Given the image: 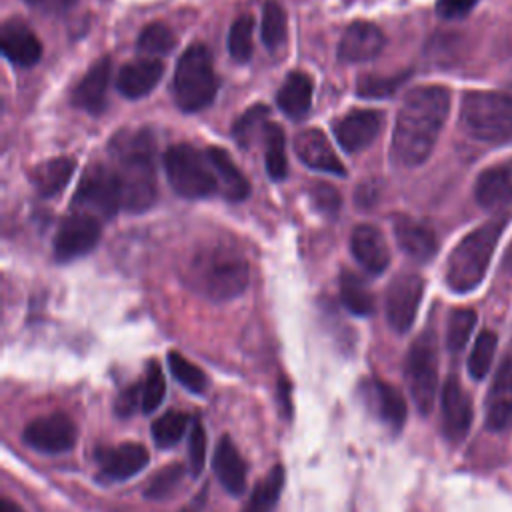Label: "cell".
<instances>
[{
	"label": "cell",
	"mask_w": 512,
	"mask_h": 512,
	"mask_svg": "<svg viewBox=\"0 0 512 512\" xmlns=\"http://www.w3.org/2000/svg\"><path fill=\"white\" fill-rule=\"evenodd\" d=\"M450 112V92L444 86L412 88L398 110L392 132V158L404 168L420 166L432 154Z\"/></svg>",
	"instance_id": "1"
},
{
	"label": "cell",
	"mask_w": 512,
	"mask_h": 512,
	"mask_svg": "<svg viewBox=\"0 0 512 512\" xmlns=\"http://www.w3.org/2000/svg\"><path fill=\"white\" fill-rule=\"evenodd\" d=\"M154 150V136L148 128L122 130L110 142L122 180V208L132 214L148 210L156 200Z\"/></svg>",
	"instance_id": "2"
},
{
	"label": "cell",
	"mask_w": 512,
	"mask_h": 512,
	"mask_svg": "<svg viewBox=\"0 0 512 512\" xmlns=\"http://www.w3.org/2000/svg\"><path fill=\"white\" fill-rule=\"evenodd\" d=\"M190 282L196 292L214 302L240 296L248 286V262L228 246H208L190 262Z\"/></svg>",
	"instance_id": "3"
},
{
	"label": "cell",
	"mask_w": 512,
	"mask_h": 512,
	"mask_svg": "<svg viewBox=\"0 0 512 512\" xmlns=\"http://www.w3.org/2000/svg\"><path fill=\"white\" fill-rule=\"evenodd\" d=\"M506 224L508 214H500L468 232L454 246L446 262V284L452 292L466 294L484 280L488 262Z\"/></svg>",
	"instance_id": "4"
},
{
	"label": "cell",
	"mask_w": 512,
	"mask_h": 512,
	"mask_svg": "<svg viewBox=\"0 0 512 512\" xmlns=\"http://www.w3.org/2000/svg\"><path fill=\"white\" fill-rule=\"evenodd\" d=\"M460 122L464 130L488 144L512 140V88L470 90L462 96Z\"/></svg>",
	"instance_id": "5"
},
{
	"label": "cell",
	"mask_w": 512,
	"mask_h": 512,
	"mask_svg": "<svg viewBox=\"0 0 512 512\" xmlns=\"http://www.w3.org/2000/svg\"><path fill=\"white\" fill-rule=\"evenodd\" d=\"M218 90V80L214 74L212 54L204 44L188 46L178 58L172 94L174 102L184 112H196L206 108Z\"/></svg>",
	"instance_id": "6"
},
{
	"label": "cell",
	"mask_w": 512,
	"mask_h": 512,
	"mask_svg": "<svg viewBox=\"0 0 512 512\" xmlns=\"http://www.w3.org/2000/svg\"><path fill=\"white\" fill-rule=\"evenodd\" d=\"M164 172L176 194L182 198H206L218 192V180L206 152L190 144H174L164 152Z\"/></svg>",
	"instance_id": "7"
},
{
	"label": "cell",
	"mask_w": 512,
	"mask_h": 512,
	"mask_svg": "<svg viewBox=\"0 0 512 512\" xmlns=\"http://www.w3.org/2000/svg\"><path fill=\"white\" fill-rule=\"evenodd\" d=\"M404 374L418 412L426 416L434 406L438 388V346L432 330H424L410 344Z\"/></svg>",
	"instance_id": "8"
},
{
	"label": "cell",
	"mask_w": 512,
	"mask_h": 512,
	"mask_svg": "<svg viewBox=\"0 0 512 512\" xmlns=\"http://www.w3.org/2000/svg\"><path fill=\"white\" fill-rule=\"evenodd\" d=\"M74 206L96 218H112L122 208V180L116 168L88 166L74 194Z\"/></svg>",
	"instance_id": "9"
},
{
	"label": "cell",
	"mask_w": 512,
	"mask_h": 512,
	"mask_svg": "<svg viewBox=\"0 0 512 512\" xmlns=\"http://www.w3.org/2000/svg\"><path fill=\"white\" fill-rule=\"evenodd\" d=\"M424 294V280L418 274H398L386 290V320L390 328L404 334L412 328Z\"/></svg>",
	"instance_id": "10"
},
{
	"label": "cell",
	"mask_w": 512,
	"mask_h": 512,
	"mask_svg": "<svg viewBox=\"0 0 512 512\" xmlns=\"http://www.w3.org/2000/svg\"><path fill=\"white\" fill-rule=\"evenodd\" d=\"M78 432L76 424L66 414L38 416L24 426L22 440L38 452L44 454H62L76 444Z\"/></svg>",
	"instance_id": "11"
},
{
	"label": "cell",
	"mask_w": 512,
	"mask_h": 512,
	"mask_svg": "<svg viewBox=\"0 0 512 512\" xmlns=\"http://www.w3.org/2000/svg\"><path fill=\"white\" fill-rule=\"evenodd\" d=\"M100 240V222L96 216L78 212L68 216L54 236V256L68 262L88 254Z\"/></svg>",
	"instance_id": "12"
},
{
	"label": "cell",
	"mask_w": 512,
	"mask_h": 512,
	"mask_svg": "<svg viewBox=\"0 0 512 512\" xmlns=\"http://www.w3.org/2000/svg\"><path fill=\"white\" fill-rule=\"evenodd\" d=\"M442 432L450 442H462L472 424V402L456 378H448L440 392Z\"/></svg>",
	"instance_id": "13"
},
{
	"label": "cell",
	"mask_w": 512,
	"mask_h": 512,
	"mask_svg": "<svg viewBox=\"0 0 512 512\" xmlns=\"http://www.w3.org/2000/svg\"><path fill=\"white\" fill-rule=\"evenodd\" d=\"M96 460L102 476L120 482L142 472L150 462V452L138 442H122L118 446L96 450Z\"/></svg>",
	"instance_id": "14"
},
{
	"label": "cell",
	"mask_w": 512,
	"mask_h": 512,
	"mask_svg": "<svg viewBox=\"0 0 512 512\" xmlns=\"http://www.w3.org/2000/svg\"><path fill=\"white\" fill-rule=\"evenodd\" d=\"M294 152L312 170L346 176L344 164L336 156V152H334L332 144L328 142V138L324 136V132L318 128L300 130L294 136Z\"/></svg>",
	"instance_id": "15"
},
{
	"label": "cell",
	"mask_w": 512,
	"mask_h": 512,
	"mask_svg": "<svg viewBox=\"0 0 512 512\" xmlns=\"http://www.w3.org/2000/svg\"><path fill=\"white\" fill-rule=\"evenodd\" d=\"M382 114L378 110H352L334 124V134L342 150L360 152L380 132Z\"/></svg>",
	"instance_id": "16"
},
{
	"label": "cell",
	"mask_w": 512,
	"mask_h": 512,
	"mask_svg": "<svg viewBox=\"0 0 512 512\" xmlns=\"http://www.w3.org/2000/svg\"><path fill=\"white\" fill-rule=\"evenodd\" d=\"M486 426L492 432L512 426V358L500 364L486 394Z\"/></svg>",
	"instance_id": "17"
},
{
	"label": "cell",
	"mask_w": 512,
	"mask_h": 512,
	"mask_svg": "<svg viewBox=\"0 0 512 512\" xmlns=\"http://www.w3.org/2000/svg\"><path fill=\"white\" fill-rule=\"evenodd\" d=\"M384 34L372 22H352L340 42H338V56L344 62H368L376 58L384 48Z\"/></svg>",
	"instance_id": "18"
},
{
	"label": "cell",
	"mask_w": 512,
	"mask_h": 512,
	"mask_svg": "<svg viewBox=\"0 0 512 512\" xmlns=\"http://www.w3.org/2000/svg\"><path fill=\"white\" fill-rule=\"evenodd\" d=\"M350 250L368 274H382L390 264V250L382 232L372 224H358L350 234Z\"/></svg>",
	"instance_id": "19"
},
{
	"label": "cell",
	"mask_w": 512,
	"mask_h": 512,
	"mask_svg": "<svg viewBox=\"0 0 512 512\" xmlns=\"http://www.w3.org/2000/svg\"><path fill=\"white\" fill-rule=\"evenodd\" d=\"M2 54L16 66H34L42 56L38 36L22 20H6L0 32Z\"/></svg>",
	"instance_id": "20"
},
{
	"label": "cell",
	"mask_w": 512,
	"mask_h": 512,
	"mask_svg": "<svg viewBox=\"0 0 512 512\" xmlns=\"http://www.w3.org/2000/svg\"><path fill=\"white\" fill-rule=\"evenodd\" d=\"M212 470L228 494L240 496L246 490V476H248L246 462L238 452L236 444L232 442V438L226 434L220 436L214 448Z\"/></svg>",
	"instance_id": "21"
},
{
	"label": "cell",
	"mask_w": 512,
	"mask_h": 512,
	"mask_svg": "<svg viewBox=\"0 0 512 512\" xmlns=\"http://www.w3.org/2000/svg\"><path fill=\"white\" fill-rule=\"evenodd\" d=\"M164 72L158 58H136L124 64L116 74V88L126 98H142L154 90Z\"/></svg>",
	"instance_id": "22"
},
{
	"label": "cell",
	"mask_w": 512,
	"mask_h": 512,
	"mask_svg": "<svg viewBox=\"0 0 512 512\" xmlns=\"http://www.w3.org/2000/svg\"><path fill=\"white\" fill-rule=\"evenodd\" d=\"M110 74H112L110 58H102L96 64H92L90 70L84 74V78L76 84L72 92V104L90 114L102 112L106 106Z\"/></svg>",
	"instance_id": "23"
},
{
	"label": "cell",
	"mask_w": 512,
	"mask_h": 512,
	"mask_svg": "<svg viewBox=\"0 0 512 512\" xmlns=\"http://www.w3.org/2000/svg\"><path fill=\"white\" fill-rule=\"evenodd\" d=\"M394 236L402 252L416 262L432 260L438 250V240L434 230L408 216L394 218Z\"/></svg>",
	"instance_id": "24"
},
{
	"label": "cell",
	"mask_w": 512,
	"mask_h": 512,
	"mask_svg": "<svg viewBox=\"0 0 512 512\" xmlns=\"http://www.w3.org/2000/svg\"><path fill=\"white\" fill-rule=\"evenodd\" d=\"M474 196L484 208H496L512 202V158L480 172L476 178Z\"/></svg>",
	"instance_id": "25"
},
{
	"label": "cell",
	"mask_w": 512,
	"mask_h": 512,
	"mask_svg": "<svg viewBox=\"0 0 512 512\" xmlns=\"http://www.w3.org/2000/svg\"><path fill=\"white\" fill-rule=\"evenodd\" d=\"M206 156L210 160V166L216 174L218 180V192L230 200V202H240L250 194V182L248 178L240 172V168L234 164L230 154L218 146H210L206 150Z\"/></svg>",
	"instance_id": "26"
},
{
	"label": "cell",
	"mask_w": 512,
	"mask_h": 512,
	"mask_svg": "<svg viewBox=\"0 0 512 512\" xmlns=\"http://www.w3.org/2000/svg\"><path fill=\"white\" fill-rule=\"evenodd\" d=\"M312 88L314 84L308 74L304 72L288 74L276 94L278 108L294 120L306 116L312 104Z\"/></svg>",
	"instance_id": "27"
},
{
	"label": "cell",
	"mask_w": 512,
	"mask_h": 512,
	"mask_svg": "<svg viewBox=\"0 0 512 512\" xmlns=\"http://www.w3.org/2000/svg\"><path fill=\"white\" fill-rule=\"evenodd\" d=\"M74 168H76V162L68 156L50 158L32 168L30 180L40 196L50 198V196H56L68 184Z\"/></svg>",
	"instance_id": "28"
},
{
	"label": "cell",
	"mask_w": 512,
	"mask_h": 512,
	"mask_svg": "<svg viewBox=\"0 0 512 512\" xmlns=\"http://www.w3.org/2000/svg\"><path fill=\"white\" fill-rule=\"evenodd\" d=\"M372 400L376 404V412L382 418V422L392 432H400L408 414L404 396L392 384L376 380L372 386Z\"/></svg>",
	"instance_id": "29"
},
{
	"label": "cell",
	"mask_w": 512,
	"mask_h": 512,
	"mask_svg": "<svg viewBox=\"0 0 512 512\" xmlns=\"http://www.w3.org/2000/svg\"><path fill=\"white\" fill-rule=\"evenodd\" d=\"M284 480H286V474L280 464L270 468L268 474L254 486L242 512H272L282 494Z\"/></svg>",
	"instance_id": "30"
},
{
	"label": "cell",
	"mask_w": 512,
	"mask_h": 512,
	"mask_svg": "<svg viewBox=\"0 0 512 512\" xmlns=\"http://www.w3.org/2000/svg\"><path fill=\"white\" fill-rule=\"evenodd\" d=\"M340 300L354 316H370L374 312V296L370 288L352 270L340 272Z\"/></svg>",
	"instance_id": "31"
},
{
	"label": "cell",
	"mask_w": 512,
	"mask_h": 512,
	"mask_svg": "<svg viewBox=\"0 0 512 512\" xmlns=\"http://www.w3.org/2000/svg\"><path fill=\"white\" fill-rule=\"evenodd\" d=\"M286 140L284 130L278 124L268 122L264 128V162L266 172L272 180H284L288 174V160H286Z\"/></svg>",
	"instance_id": "32"
},
{
	"label": "cell",
	"mask_w": 512,
	"mask_h": 512,
	"mask_svg": "<svg viewBox=\"0 0 512 512\" xmlns=\"http://www.w3.org/2000/svg\"><path fill=\"white\" fill-rule=\"evenodd\" d=\"M192 424L190 414L180 410H168L152 422V440L158 448H172Z\"/></svg>",
	"instance_id": "33"
},
{
	"label": "cell",
	"mask_w": 512,
	"mask_h": 512,
	"mask_svg": "<svg viewBox=\"0 0 512 512\" xmlns=\"http://www.w3.org/2000/svg\"><path fill=\"white\" fill-rule=\"evenodd\" d=\"M260 36L268 50H278L286 40V14L276 0H266L262 6Z\"/></svg>",
	"instance_id": "34"
},
{
	"label": "cell",
	"mask_w": 512,
	"mask_h": 512,
	"mask_svg": "<svg viewBox=\"0 0 512 512\" xmlns=\"http://www.w3.org/2000/svg\"><path fill=\"white\" fill-rule=\"evenodd\" d=\"M168 368L172 372V376L188 390L194 394H202L208 386V378L206 374L188 358H184L178 350H170L168 352Z\"/></svg>",
	"instance_id": "35"
},
{
	"label": "cell",
	"mask_w": 512,
	"mask_h": 512,
	"mask_svg": "<svg viewBox=\"0 0 512 512\" xmlns=\"http://www.w3.org/2000/svg\"><path fill=\"white\" fill-rule=\"evenodd\" d=\"M476 326V312L470 308H456L448 316L446 346L452 354H458L466 344Z\"/></svg>",
	"instance_id": "36"
},
{
	"label": "cell",
	"mask_w": 512,
	"mask_h": 512,
	"mask_svg": "<svg viewBox=\"0 0 512 512\" xmlns=\"http://www.w3.org/2000/svg\"><path fill=\"white\" fill-rule=\"evenodd\" d=\"M252 30H254V20L250 14L238 16L228 32V52L236 62H248L254 50L252 44Z\"/></svg>",
	"instance_id": "37"
},
{
	"label": "cell",
	"mask_w": 512,
	"mask_h": 512,
	"mask_svg": "<svg viewBox=\"0 0 512 512\" xmlns=\"http://www.w3.org/2000/svg\"><path fill=\"white\" fill-rule=\"evenodd\" d=\"M496 344H498V338L492 330H484L478 334L468 358V372L474 380H482L488 374L494 360Z\"/></svg>",
	"instance_id": "38"
},
{
	"label": "cell",
	"mask_w": 512,
	"mask_h": 512,
	"mask_svg": "<svg viewBox=\"0 0 512 512\" xmlns=\"http://www.w3.org/2000/svg\"><path fill=\"white\" fill-rule=\"evenodd\" d=\"M184 474H186L184 464H180V462H170L168 466H164L162 470H158V472L148 480V484L144 486V496L150 498V500H160V498L170 496V494L180 486Z\"/></svg>",
	"instance_id": "39"
},
{
	"label": "cell",
	"mask_w": 512,
	"mask_h": 512,
	"mask_svg": "<svg viewBox=\"0 0 512 512\" xmlns=\"http://www.w3.org/2000/svg\"><path fill=\"white\" fill-rule=\"evenodd\" d=\"M174 42H176V38H174L172 30L166 24L152 22V24H148L140 32V36H138V50L148 54L150 58L164 56V54H168L174 48Z\"/></svg>",
	"instance_id": "40"
},
{
	"label": "cell",
	"mask_w": 512,
	"mask_h": 512,
	"mask_svg": "<svg viewBox=\"0 0 512 512\" xmlns=\"http://www.w3.org/2000/svg\"><path fill=\"white\" fill-rule=\"evenodd\" d=\"M408 78V72L396 74V76H376V74H364L356 82V92L362 98H384L392 96L398 86Z\"/></svg>",
	"instance_id": "41"
},
{
	"label": "cell",
	"mask_w": 512,
	"mask_h": 512,
	"mask_svg": "<svg viewBox=\"0 0 512 512\" xmlns=\"http://www.w3.org/2000/svg\"><path fill=\"white\" fill-rule=\"evenodd\" d=\"M164 396H166V380H164L162 368L156 362H150L142 382V412L152 414L156 408H160Z\"/></svg>",
	"instance_id": "42"
},
{
	"label": "cell",
	"mask_w": 512,
	"mask_h": 512,
	"mask_svg": "<svg viewBox=\"0 0 512 512\" xmlns=\"http://www.w3.org/2000/svg\"><path fill=\"white\" fill-rule=\"evenodd\" d=\"M206 448H208L206 430L200 420H192L190 432H188V470L194 478L200 476L206 466Z\"/></svg>",
	"instance_id": "43"
},
{
	"label": "cell",
	"mask_w": 512,
	"mask_h": 512,
	"mask_svg": "<svg viewBox=\"0 0 512 512\" xmlns=\"http://www.w3.org/2000/svg\"><path fill=\"white\" fill-rule=\"evenodd\" d=\"M268 118V108L264 104H256L252 108H248L234 124L232 128V136L236 138L238 144L248 146V140L256 134V128L266 126L268 122H264Z\"/></svg>",
	"instance_id": "44"
},
{
	"label": "cell",
	"mask_w": 512,
	"mask_h": 512,
	"mask_svg": "<svg viewBox=\"0 0 512 512\" xmlns=\"http://www.w3.org/2000/svg\"><path fill=\"white\" fill-rule=\"evenodd\" d=\"M308 194H310V200H312L314 208L320 214H324L328 218H336L338 216L342 200H340V192L332 184H328V182H314L310 186Z\"/></svg>",
	"instance_id": "45"
},
{
	"label": "cell",
	"mask_w": 512,
	"mask_h": 512,
	"mask_svg": "<svg viewBox=\"0 0 512 512\" xmlns=\"http://www.w3.org/2000/svg\"><path fill=\"white\" fill-rule=\"evenodd\" d=\"M138 408L142 410V386L132 384V386L124 388V390L116 396V402H114V412H116V416L128 418V416H132Z\"/></svg>",
	"instance_id": "46"
},
{
	"label": "cell",
	"mask_w": 512,
	"mask_h": 512,
	"mask_svg": "<svg viewBox=\"0 0 512 512\" xmlns=\"http://www.w3.org/2000/svg\"><path fill=\"white\" fill-rule=\"evenodd\" d=\"M478 0H438L436 2V12L446 18V20H456L466 16Z\"/></svg>",
	"instance_id": "47"
},
{
	"label": "cell",
	"mask_w": 512,
	"mask_h": 512,
	"mask_svg": "<svg viewBox=\"0 0 512 512\" xmlns=\"http://www.w3.org/2000/svg\"><path fill=\"white\" fill-rule=\"evenodd\" d=\"M24 2L44 14H62L76 4V0H24Z\"/></svg>",
	"instance_id": "48"
},
{
	"label": "cell",
	"mask_w": 512,
	"mask_h": 512,
	"mask_svg": "<svg viewBox=\"0 0 512 512\" xmlns=\"http://www.w3.org/2000/svg\"><path fill=\"white\" fill-rule=\"evenodd\" d=\"M276 396H278V404H280V412L284 418H290L292 414V400H290V382L280 376L278 378V388H276Z\"/></svg>",
	"instance_id": "49"
},
{
	"label": "cell",
	"mask_w": 512,
	"mask_h": 512,
	"mask_svg": "<svg viewBox=\"0 0 512 512\" xmlns=\"http://www.w3.org/2000/svg\"><path fill=\"white\" fill-rule=\"evenodd\" d=\"M0 512H24L16 502H12L10 498H2V502H0Z\"/></svg>",
	"instance_id": "50"
}]
</instances>
